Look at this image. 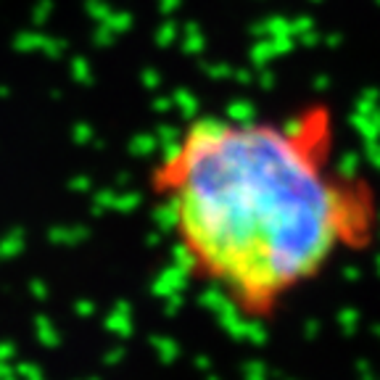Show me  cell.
<instances>
[{"instance_id": "cell-1", "label": "cell", "mask_w": 380, "mask_h": 380, "mask_svg": "<svg viewBox=\"0 0 380 380\" xmlns=\"http://www.w3.org/2000/svg\"><path fill=\"white\" fill-rule=\"evenodd\" d=\"M148 188L185 275L249 322L275 320L378 227L370 180L338 161L328 103L190 119L154 159Z\"/></svg>"}]
</instances>
